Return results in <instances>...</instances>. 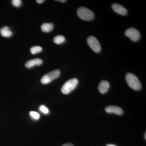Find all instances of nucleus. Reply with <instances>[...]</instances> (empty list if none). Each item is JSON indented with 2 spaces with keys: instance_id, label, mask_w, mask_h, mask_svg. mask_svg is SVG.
<instances>
[{
  "instance_id": "nucleus-4",
  "label": "nucleus",
  "mask_w": 146,
  "mask_h": 146,
  "mask_svg": "<svg viewBox=\"0 0 146 146\" xmlns=\"http://www.w3.org/2000/svg\"><path fill=\"white\" fill-rule=\"evenodd\" d=\"M60 74V71L56 70L48 73L42 77L41 82L43 84H47L58 78Z\"/></svg>"
},
{
  "instance_id": "nucleus-1",
  "label": "nucleus",
  "mask_w": 146,
  "mask_h": 146,
  "mask_svg": "<svg viewBox=\"0 0 146 146\" xmlns=\"http://www.w3.org/2000/svg\"><path fill=\"white\" fill-rule=\"evenodd\" d=\"M126 81L131 89L136 91L140 90L142 85L138 78L132 73H128L126 75Z\"/></svg>"
},
{
  "instance_id": "nucleus-11",
  "label": "nucleus",
  "mask_w": 146,
  "mask_h": 146,
  "mask_svg": "<svg viewBox=\"0 0 146 146\" xmlns=\"http://www.w3.org/2000/svg\"><path fill=\"white\" fill-rule=\"evenodd\" d=\"M0 33L1 35L5 37H9L12 36L13 33L11 31L9 28L7 27H5L0 30Z\"/></svg>"
},
{
  "instance_id": "nucleus-10",
  "label": "nucleus",
  "mask_w": 146,
  "mask_h": 146,
  "mask_svg": "<svg viewBox=\"0 0 146 146\" xmlns=\"http://www.w3.org/2000/svg\"><path fill=\"white\" fill-rule=\"evenodd\" d=\"M110 88V84L106 80H102L100 82L98 86V90L102 94L107 93Z\"/></svg>"
},
{
  "instance_id": "nucleus-19",
  "label": "nucleus",
  "mask_w": 146,
  "mask_h": 146,
  "mask_svg": "<svg viewBox=\"0 0 146 146\" xmlns=\"http://www.w3.org/2000/svg\"><path fill=\"white\" fill-rule=\"evenodd\" d=\"M44 0H37V1H36V2L39 4L42 3L44 2Z\"/></svg>"
},
{
  "instance_id": "nucleus-21",
  "label": "nucleus",
  "mask_w": 146,
  "mask_h": 146,
  "mask_svg": "<svg viewBox=\"0 0 146 146\" xmlns=\"http://www.w3.org/2000/svg\"><path fill=\"white\" fill-rule=\"evenodd\" d=\"M59 1L62 3H64L66 1H65V0H60V1Z\"/></svg>"
},
{
  "instance_id": "nucleus-16",
  "label": "nucleus",
  "mask_w": 146,
  "mask_h": 146,
  "mask_svg": "<svg viewBox=\"0 0 146 146\" xmlns=\"http://www.w3.org/2000/svg\"><path fill=\"white\" fill-rule=\"evenodd\" d=\"M39 110L42 113H44V114H48L49 112L48 108L44 105L41 106L40 107H39Z\"/></svg>"
},
{
  "instance_id": "nucleus-5",
  "label": "nucleus",
  "mask_w": 146,
  "mask_h": 146,
  "mask_svg": "<svg viewBox=\"0 0 146 146\" xmlns=\"http://www.w3.org/2000/svg\"><path fill=\"white\" fill-rule=\"evenodd\" d=\"M87 43L94 52L99 53L101 49L100 44L98 39L94 36H90L87 38Z\"/></svg>"
},
{
  "instance_id": "nucleus-3",
  "label": "nucleus",
  "mask_w": 146,
  "mask_h": 146,
  "mask_svg": "<svg viewBox=\"0 0 146 146\" xmlns=\"http://www.w3.org/2000/svg\"><path fill=\"white\" fill-rule=\"evenodd\" d=\"M78 81L77 79L74 78L69 80L62 86L61 91L63 94H70L73 90L75 89L78 84Z\"/></svg>"
},
{
  "instance_id": "nucleus-13",
  "label": "nucleus",
  "mask_w": 146,
  "mask_h": 146,
  "mask_svg": "<svg viewBox=\"0 0 146 146\" xmlns=\"http://www.w3.org/2000/svg\"><path fill=\"white\" fill-rule=\"evenodd\" d=\"M54 42L57 44H63L65 41V39L64 36L58 35L55 36L54 38Z\"/></svg>"
},
{
  "instance_id": "nucleus-12",
  "label": "nucleus",
  "mask_w": 146,
  "mask_h": 146,
  "mask_svg": "<svg viewBox=\"0 0 146 146\" xmlns=\"http://www.w3.org/2000/svg\"><path fill=\"white\" fill-rule=\"evenodd\" d=\"M53 24L52 23H45L41 26V29L42 31L45 33H48L51 31L53 29Z\"/></svg>"
},
{
  "instance_id": "nucleus-2",
  "label": "nucleus",
  "mask_w": 146,
  "mask_h": 146,
  "mask_svg": "<svg viewBox=\"0 0 146 146\" xmlns=\"http://www.w3.org/2000/svg\"><path fill=\"white\" fill-rule=\"evenodd\" d=\"M77 13L78 17L84 21H91L94 18V14L93 11L84 7L79 8Z\"/></svg>"
},
{
  "instance_id": "nucleus-9",
  "label": "nucleus",
  "mask_w": 146,
  "mask_h": 146,
  "mask_svg": "<svg viewBox=\"0 0 146 146\" xmlns=\"http://www.w3.org/2000/svg\"><path fill=\"white\" fill-rule=\"evenodd\" d=\"M42 63L43 60L42 59L39 58H36L29 60L25 63V65L27 68H31L36 65L39 66L42 65Z\"/></svg>"
},
{
  "instance_id": "nucleus-7",
  "label": "nucleus",
  "mask_w": 146,
  "mask_h": 146,
  "mask_svg": "<svg viewBox=\"0 0 146 146\" xmlns=\"http://www.w3.org/2000/svg\"><path fill=\"white\" fill-rule=\"evenodd\" d=\"M105 111L107 113H114L117 115H122L123 113L122 109L119 106H110L106 108Z\"/></svg>"
},
{
  "instance_id": "nucleus-20",
  "label": "nucleus",
  "mask_w": 146,
  "mask_h": 146,
  "mask_svg": "<svg viewBox=\"0 0 146 146\" xmlns=\"http://www.w3.org/2000/svg\"><path fill=\"white\" fill-rule=\"evenodd\" d=\"M106 146H117L116 145H112V144H108V145H107Z\"/></svg>"
},
{
  "instance_id": "nucleus-17",
  "label": "nucleus",
  "mask_w": 146,
  "mask_h": 146,
  "mask_svg": "<svg viewBox=\"0 0 146 146\" xmlns=\"http://www.w3.org/2000/svg\"><path fill=\"white\" fill-rule=\"evenodd\" d=\"M12 5L16 7H19L22 4V1L21 0H13L11 1Z\"/></svg>"
},
{
  "instance_id": "nucleus-18",
  "label": "nucleus",
  "mask_w": 146,
  "mask_h": 146,
  "mask_svg": "<svg viewBox=\"0 0 146 146\" xmlns=\"http://www.w3.org/2000/svg\"><path fill=\"white\" fill-rule=\"evenodd\" d=\"M62 146H74V145H73L72 144V143H67L64 144V145H63Z\"/></svg>"
},
{
  "instance_id": "nucleus-14",
  "label": "nucleus",
  "mask_w": 146,
  "mask_h": 146,
  "mask_svg": "<svg viewBox=\"0 0 146 146\" xmlns=\"http://www.w3.org/2000/svg\"><path fill=\"white\" fill-rule=\"evenodd\" d=\"M30 51L31 54H35L41 52L42 51V47L39 46H35L32 47L30 49Z\"/></svg>"
},
{
  "instance_id": "nucleus-8",
  "label": "nucleus",
  "mask_w": 146,
  "mask_h": 146,
  "mask_svg": "<svg viewBox=\"0 0 146 146\" xmlns=\"http://www.w3.org/2000/svg\"><path fill=\"white\" fill-rule=\"evenodd\" d=\"M112 7L115 12L120 15L125 16L127 13V11L124 7L119 4H113Z\"/></svg>"
},
{
  "instance_id": "nucleus-15",
  "label": "nucleus",
  "mask_w": 146,
  "mask_h": 146,
  "mask_svg": "<svg viewBox=\"0 0 146 146\" xmlns=\"http://www.w3.org/2000/svg\"><path fill=\"white\" fill-rule=\"evenodd\" d=\"M30 115L31 117L34 119L38 120L40 118V115L37 112L31 111L30 112Z\"/></svg>"
},
{
  "instance_id": "nucleus-22",
  "label": "nucleus",
  "mask_w": 146,
  "mask_h": 146,
  "mask_svg": "<svg viewBox=\"0 0 146 146\" xmlns=\"http://www.w3.org/2000/svg\"><path fill=\"white\" fill-rule=\"evenodd\" d=\"M146 133H145V139H146Z\"/></svg>"
},
{
  "instance_id": "nucleus-6",
  "label": "nucleus",
  "mask_w": 146,
  "mask_h": 146,
  "mask_svg": "<svg viewBox=\"0 0 146 146\" xmlns=\"http://www.w3.org/2000/svg\"><path fill=\"white\" fill-rule=\"evenodd\" d=\"M125 35L133 42L138 41L141 37V34L139 32L133 28L127 29L125 32Z\"/></svg>"
}]
</instances>
